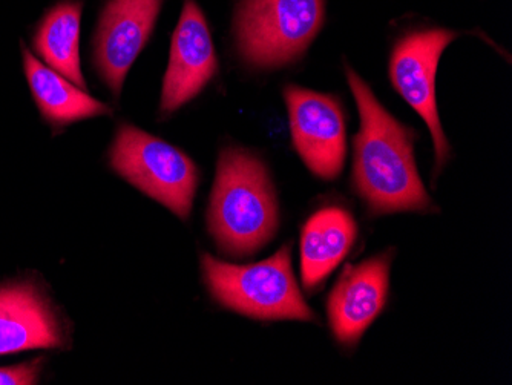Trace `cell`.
<instances>
[{
  "mask_svg": "<svg viewBox=\"0 0 512 385\" xmlns=\"http://www.w3.org/2000/svg\"><path fill=\"white\" fill-rule=\"evenodd\" d=\"M278 226V200L263 160L241 148L224 149L207 212V228L218 247L235 257L255 254Z\"/></svg>",
  "mask_w": 512,
  "mask_h": 385,
  "instance_id": "cell-2",
  "label": "cell"
},
{
  "mask_svg": "<svg viewBox=\"0 0 512 385\" xmlns=\"http://www.w3.org/2000/svg\"><path fill=\"white\" fill-rule=\"evenodd\" d=\"M217 71V54L206 17L195 0H186L172 36L161 91V114H171L195 99Z\"/></svg>",
  "mask_w": 512,
  "mask_h": 385,
  "instance_id": "cell-9",
  "label": "cell"
},
{
  "mask_svg": "<svg viewBox=\"0 0 512 385\" xmlns=\"http://www.w3.org/2000/svg\"><path fill=\"white\" fill-rule=\"evenodd\" d=\"M293 145L302 162L322 180H335L347 155V128L341 102L330 94L289 85L284 89Z\"/></svg>",
  "mask_w": 512,
  "mask_h": 385,
  "instance_id": "cell-7",
  "label": "cell"
},
{
  "mask_svg": "<svg viewBox=\"0 0 512 385\" xmlns=\"http://www.w3.org/2000/svg\"><path fill=\"white\" fill-rule=\"evenodd\" d=\"M324 22V0H241L235 34L241 57L258 68L295 62Z\"/></svg>",
  "mask_w": 512,
  "mask_h": 385,
  "instance_id": "cell-4",
  "label": "cell"
},
{
  "mask_svg": "<svg viewBox=\"0 0 512 385\" xmlns=\"http://www.w3.org/2000/svg\"><path fill=\"white\" fill-rule=\"evenodd\" d=\"M62 344L56 315L33 284L0 287V355Z\"/></svg>",
  "mask_w": 512,
  "mask_h": 385,
  "instance_id": "cell-11",
  "label": "cell"
},
{
  "mask_svg": "<svg viewBox=\"0 0 512 385\" xmlns=\"http://www.w3.org/2000/svg\"><path fill=\"white\" fill-rule=\"evenodd\" d=\"M358 226L350 212L327 208L309 218L301 234V275L307 290L327 280L352 251Z\"/></svg>",
  "mask_w": 512,
  "mask_h": 385,
  "instance_id": "cell-12",
  "label": "cell"
},
{
  "mask_svg": "<svg viewBox=\"0 0 512 385\" xmlns=\"http://www.w3.org/2000/svg\"><path fill=\"white\" fill-rule=\"evenodd\" d=\"M361 129L355 137L353 185L371 214L428 212L433 209L414 160V134L378 102L370 86L345 68Z\"/></svg>",
  "mask_w": 512,
  "mask_h": 385,
  "instance_id": "cell-1",
  "label": "cell"
},
{
  "mask_svg": "<svg viewBox=\"0 0 512 385\" xmlns=\"http://www.w3.org/2000/svg\"><path fill=\"white\" fill-rule=\"evenodd\" d=\"M109 163L132 186L181 220H188L200 174L180 149L135 126L123 125L115 134Z\"/></svg>",
  "mask_w": 512,
  "mask_h": 385,
  "instance_id": "cell-5",
  "label": "cell"
},
{
  "mask_svg": "<svg viewBox=\"0 0 512 385\" xmlns=\"http://www.w3.org/2000/svg\"><path fill=\"white\" fill-rule=\"evenodd\" d=\"M457 33L444 28L414 31L402 37L390 59V80L402 99L427 123L436 154V174L444 168L450 145L439 119L436 103V74L445 48Z\"/></svg>",
  "mask_w": 512,
  "mask_h": 385,
  "instance_id": "cell-6",
  "label": "cell"
},
{
  "mask_svg": "<svg viewBox=\"0 0 512 385\" xmlns=\"http://www.w3.org/2000/svg\"><path fill=\"white\" fill-rule=\"evenodd\" d=\"M201 267L207 289L226 309L260 321H316L293 275L290 246L247 266L204 254Z\"/></svg>",
  "mask_w": 512,
  "mask_h": 385,
  "instance_id": "cell-3",
  "label": "cell"
},
{
  "mask_svg": "<svg viewBox=\"0 0 512 385\" xmlns=\"http://www.w3.org/2000/svg\"><path fill=\"white\" fill-rule=\"evenodd\" d=\"M163 0H109L94 39V63L114 96L122 93L132 63L142 53Z\"/></svg>",
  "mask_w": 512,
  "mask_h": 385,
  "instance_id": "cell-8",
  "label": "cell"
},
{
  "mask_svg": "<svg viewBox=\"0 0 512 385\" xmlns=\"http://www.w3.org/2000/svg\"><path fill=\"white\" fill-rule=\"evenodd\" d=\"M23 71L43 119L53 126H68L79 120L109 116L112 109L89 96L85 89L51 70L22 45Z\"/></svg>",
  "mask_w": 512,
  "mask_h": 385,
  "instance_id": "cell-13",
  "label": "cell"
},
{
  "mask_svg": "<svg viewBox=\"0 0 512 385\" xmlns=\"http://www.w3.org/2000/svg\"><path fill=\"white\" fill-rule=\"evenodd\" d=\"M80 0H62L46 11L33 36L37 56L69 82L85 89L80 68Z\"/></svg>",
  "mask_w": 512,
  "mask_h": 385,
  "instance_id": "cell-14",
  "label": "cell"
},
{
  "mask_svg": "<svg viewBox=\"0 0 512 385\" xmlns=\"http://www.w3.org/2000/svg\"><path fill=\"white\" fill-rule=\"evenodd\" d=\"M390 255L345 267L327 301L330 327L342 346L359 343L384 310L390 287Z\"/></svg>",
  "mask_w": 512,
  "mask_h": 385,
  "instance_id": "cell-10",
  "label": "cell"
},
{
  "mask_svg": "<svg viewBox=\"0 0 512 385\" xmlns=\"http://www.w3.org/2000/svg\"><path fill=\"white\" fill-rule=\"evenodd\" d=\"M40 362L33 361L0 369V385H31L39 379Z\"/></svg>",
  "mask_w": 512,
  "mask_h": 385,
  "instance_id": "cell-15",
  "label": "cell"
}]
</instances>
